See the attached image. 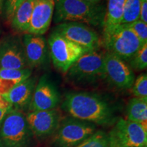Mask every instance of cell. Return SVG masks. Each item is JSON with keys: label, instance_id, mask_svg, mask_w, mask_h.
<instances>
[{"label": "cell", "instance_id": "obj_13", "mask_svg": "<svg viewBox=\"0 0 147 147\" xmlns=\"http://www.w3.org/2000/svg\"><path fill=\"white\" fill-rule=\"evenodd\" d=\"M55 5V0H35L27 34L42 36L47 33L52 21Z\"/></svg>", "mask_w": 147, "mask_h": 147}, {"label": "cell", "instance_id": "obj_15", "mask_svg": "<svg viewBox=\"0 0 147 147\" xmlns=\"http://www.w3.org/2000/svg\"><path fill=\"white\" fill-rule=\"evenodd\" d=\"M23 48L29 66L39 67L45 63L48 47L43 36L25 34L23 36Z\"/></svg>", "mask_w": 147, "mask_h": 147}, {"label": "cell", "instance_id": "obj_18", "mask_svg": "<svg viewBox=\"0 0 147 147\" xmlns=\"http://www.w3.org/2000/svg\"><path fill=\"white\" fill-rule=\"evenodd\" d=\"M31 75L30 68L0 69V95L7 93L16 84L31 77Z\"/></svg>", "mask_w": 147, "mask_h": 147}, {"label": "cell", "instance_id": "obj_17", "mask_svg": "<svg viewBox=\"0 0 147 147\" xmlns=\"http://www.w3.org/2000/svg\"><path fill=\"white\" fill-rule=\"evenodd\" d=\"M125 0H108L103 24V38L108 36L121 25Z\"/></svg>", "mask_w": 147, "mask_h": 147}, {"label": "cell", "instance_id": "obj_3", "mask_svg": "<svg viewBox=\"0 0 147 147\" xmlns=\"http://www.w3.org/2000/svg\"><path fill=\"white\" fill-rule=\"evenodd\" d=\"M33 136L24 113L11 108L0 127V147H29Z\"/></svg>", "mask_w": 147, "mask_h": 147}, {"label": "cell", "instance_id": "obj_21", "mask_svg": "<svg viewBox=\"0 0 147 147\" xmlns=\"http://www.w3.org/2000/svg\"><path fill=\"white\" fill-rule=\"evenodd\" d=\"M76 147H113V146L108 133L98 130Z\"/></svg>", "mask_w": 147, "mask_h": 147}, {"label": "cell", "instance_id": "obj_9", "mask_svg": "<svg viewBox=\"0 0 147 147\" xmlns=\"http://www.w3.org/2000/svg\"><path fill=\"white\" fill-rule=\"evenodd\" d=\"M55 31L88 52L97 50L102 44L97 33L83 23L76 22L62 23L57 26Z\"/></svg>", "mask_w": 147, "mask_h": 147}, {"label": "cell", "instance_id": "obj_31", "mask_svg": "<svg viewBox=\"0 0 147 147\" xmlns=\"http://www.w3.org/2000/svg\"><path fill=\"white\" fill-rule=\"evenodd\" d=\"M2 2H3V0H0V8H1V5H2Z\"/></svg>", "mask_w": 147, "mask_h": 147}, {"label": "cell", "instance_id": "obj_28", "mask_svg": "<svg viewBox=\"0 0 147 147\" xmlns=\"http://www.w3.org/2000/svg\"><path fill=\"white\" fill-rule=\"evenodd\" d=\"M140 20L147 23V0H140Z\"/></svg>", "mask_w": 147, "mask_h": 147}, {"label": "cell", "instance_id": "obj_26", "mask_svg": "<svg viewBox=\"0 0 147 147\" xmlns=\"http://www.w3.org/2000/svg\"><path fill=\"white\" fill-rule=\"evenodd\" d=\"M24 1V0H8L6 3V15L9 21H11L16 9Z\"/></svg>", "mask_w": 147, "mask_h": 147}, {"label": "cell", "instance_id": "obj_10", "mask_svg": "<svg viewBox=\"0 0 147 147\" xmlns=\"http://www.w3.org/2000/svg\"><path fill=\"white\" fill-rule=\"evenodd\" d=\"M104 78L119 89H131L135 75L126 62L110 53H106L104 61Z\"/></svg>", "mask_w": 147, "mask_h": 147}, {"label": "cell", "instance_id": "obj_8", "mask_svg": "<svg viewBox=\"0 0 147 147\" xmlns=\"http://www.w3.org/2000/svg\"><path fill=\"white\" fill-rule=\"evenodd\" d=\"M113 147H144L147 146V129L142 125L120 119L108 133Z\"/></svg>", "mask_w": 147, "mask_h": 147}, {"label": "cell", "instance_id": "obj_6", "mask_svg": "<svg viewBox=\"0 0 147 147\" xmlns=\"http://www.w3.org/2000/svg\"><path fill=\"white\" fill-rule=\"evenodd\" d=\"M96 125L91 123L69 117L62 119L55 136L56 147H76L96 131Z\"/></svg>", "mask_w": 147, "mask_h": 147}, {"label": "cell", "instance_id": "obj_4", "mask_svg": "<svg viewBox=\"0 0 147 147\" xmlns=\"http://www.w3.org/2000/svg\"><path fill=\"white\" fill-rule=\"evenodd\" d=\"M105 54L99 49L84 53L65 73L67 79L74 83L89 84L104 78Z\"/></svg>", "mask_w": 147, "mask_h": 147}, {"label": "cell", "instance_id": "obj_29", "mask_svg": "<svg viewBox=\"0 0 147 147\" xmlns=\"http://www.w3.org/2000/svg\"><path fill=\"white\" fill-rule=\"evenodd\" d=\"M82 1H86V2L91 3V4H97L102 0H82Z\"/></svg>", "mask_w": 147, "mask_h": 147}, {"label": "cell", "instance_id": "obj_22", "mask_svg": "<svg viewBox=\"0 0 147 147\" xmlns=\"http://www.w3.org/2000/svg\"><path fill=\"white\" fill-rule=\"evenodd\" d=\"M140 0H125L121 24H129L140 19Z\"/></svg>", "mask_w": 147, "mask_h": 147}, {"label": "cell", "instance_id": "obj_7", "mask_svg": "<svg viewBox=\"0 0 147 147\" xmlns=\"http://www.w3.org/2000/svg\"><path fill=\"white\" fill-rule=\"evenodd\" d=\"M102 43L108 53L125 61L129 60L144 45L126 24H121L111 34L103 38Z\"/></svg>", "mask_w": 147, "mask_h": 147}, {"label": "cell", "instance_id": "obj_25", "mask_svg": "<svg viewBox=\"0 0 147 147\" xmlns=\"http://www.w3.org/2000/svg\"><path fill=\"white\" fill-rule=\"evenodd\" d=\"M126 25L140 40L142 45L147 44V23L138 19Z\"/></svg>", "mask_w": 147, "mask_h": 147}, {"label": "cell", "instance_id": "obj_5", "mask_svg": "<svg viewBox=\"0 0 147 147\" xmlns=\"http://www.w3.org/2000/svg\"><path fill=\"white\" fill-rule=\"evenodd\" d=\"M48 45L53 65L62 73L67 72L80 57L88 52L55 31L49 36Z\"/></svg>", "mask_w": 147, "mask_h": 147}, {"label": "cell", "instance_id": "obj_27", "mask_svg": "<svg viewBox=\"0 0 147 147\" xmlns=\"http://www.w3.org/2000/svg\"><path fill=\"white\" fill-rule=\"evenodd\" d=\"M12 107L8 102H5L0 103V127H1L2 122L4 119L5 115L10 111Z\"/></svg>", "mask_w": 147, "mask_h": 147}, {"label": "cell", "instance_id": "obj_24", "mask_svg": "<svg viewBox=\"0 0 147 147\" xmlns=\"http://www.w3.org/2000/svg\"><path fill=\"white\" fill-rule=\"evenodd\" d=\"M131 93L135 97L147 98V75L142 74L135 79L131 88Z\"/></svg>", "mask_w": 147, "mask_h": 147}, {"label": "cell", "instance_id": "obj_2", "mask_svg": "<svg viewBox=\"0 0 147 147\" xmlns=\"http://www.w3.org/2000/svg\"><path fill=\"white\" fill-rule=\"evenodd\" d=\"M54 21L56 23L76 22L89 26H102L106 11L102 5L82 0H55Z\"/></svg>", "mask_w": 147, "mask_h": 147}, {"label": "cell", "instance_id": "obj_12", "mask_svg": "<svg viewBox=\"0 0 147 147\" xmlns=\"http://www.w3.org/2000/svg\"><path fill=\"white\" fill-rule=\"evenodd\" d=\"M60 102L57 89L46 76H43L36 84L29 106V112L55 109Z\"/></svg>", "mask_w": 147, "mask_h": 147}, {"label": "cell", "instance_id": "obj_20", "mask_svg": "<svg viewBox=\"0 0 147 147\" xmlns=\"http://www.w3.org/2000/svg\"><path fill=\"white\" fill-rule=\"evenodd\" d=\"M127 120L137 123L147 129V98L134 97L126 108Z\"/></svg>", "mask_w": 147, "mask_h": 147}, {"label": "cell", "instance_id": "obj_30", "mask_svg": "<svg viewBox=\"0 0 147 147\" xmlns=\"http://www.w3.org/2000/svg\"><path fill=\"white\" fill-rule=\"evenodd\" d=\"M5 102V100L3 99L2 96H1V95H0V103H1V102Z\"/></svg>", "mask_w": 147, "mask_h": 147}, {"label": "cell", "instance_id": "obj_16", "mask_svg": "<svg viewBox=\"0 0 147 147\" xmlns=\"http://www.w3.org/2000/svg\"><path fill=\"white\" fill-rule=\"evenodd\" d=\"M36 82L35 77H29L1 96L13 108L21 110L26 107L29 108Z\"/></svg>", "mask_w": 147, "mask_h": 147}, {"label": "cell", "instance_id": "obj_32", "mask_svg": "<svg viewBox=\"0 0 147 147\" xmlns=\"http://www.w3.org/2000/svg\"><path fill=\"white\" fill-rule=\"evenodd\" d=\"M144 147H147V146H144Z\"/></svg>", "mask_w": 147, "mask_h": 147}, {"label": "cell", "instance_id": "obj_23", "mask_svg": "<svg viewBox=\"0 0 147 147\" xmlns=\"http://www.w3.org/2000/svg\"><path fill=\"white\" fill-rule=\"evenodd\" d=\"M129 61L131 69L138 71L144 70L147 67V44L143 45Z\"/></svg>", "mask_w": 147, "mask_h": 147}, {"label": "cell", "instance_id": "obj_14", "mask_svg": "<svg viewBox=\"0 0 147 147\" xmlns=\"http://www.w3.org/2000/svg\"><path fill=\"white\" fill-rule=\"evenodd\" d=\"M29 68L24 48L15 39H8L0 45V69Z\"/></svg>", "mask_w": 147, "mask_h": 147}, {"label": "cell", "instance_id": "obj_1", "mask_svg": "<svg viewBox=\"0 0 147 147\" xmlns=\"http://www.w3.org/2000/svg\"><path fill=\"white\" fill-rule=\"evenodd\" d=\"M61 108L69 116L101 126L117 121L113 108L99 95L87 92H73L65 95Z\"/></svg>", "mask_w": 147, "mask_h": 147}, {"label": "cell", "instance_id": "obj_11", "mask_svg": "<svg viewBox=\"0 0 147 147\" xmlns=\"http://www.w3.org/2000/svg\"><path fill=\"white\" fill-rule=\"evenodd\" d=\"M25 117L33 135L40 139L53 135L63 119L57 108L29 112Z\"/></svg>", "mask_w": 147, "mask_h": 147}, {"label": "cell", "instance_id": "obj_19", "mask_svg": "<svg viewBox=\"0 0 147 147\" xmlns=\"http://www.w3.org/2000/svg\"><path fill=\"white\" fill-rule=\"evenodd\" d=\"M35 0H24L14 12L11 24L16 31L27 33L30 25Z\"/></svg>", "mask_w": 147, "mask_h": 147}]
</instances>
